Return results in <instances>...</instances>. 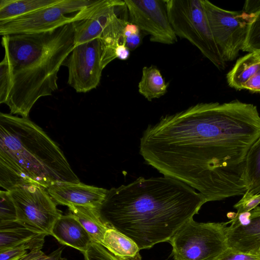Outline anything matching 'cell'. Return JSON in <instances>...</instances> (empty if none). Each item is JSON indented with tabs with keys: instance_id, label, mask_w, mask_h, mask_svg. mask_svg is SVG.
<instances>
[{
	"instance_id": "36",
	"label": "cell",
	"mask_w": 260,
	"mask_h": 260,
	"mask_svg": "<svg viewBox=\"0 0 260 260\" xmlns=\"http://www.w3.org/2000/svg\"><path fill=\"white\" fill-rule=\"evenodd\" d=\"M255 53L256 54V55L257 56V57H258V58L260 59V50L255 52Z\"/></svg>"
},
{
	"instance_id": "35",
	"label": "cell",
	"mask_w": 260,
	"mask_h": 260,
	"mask_svg": "<svg viewBox=\"0 0 260 260\" xmlns=\"http://www.w3.org/2000/svg\"><path fill=\"white\" fill-rule=\"evenodd\" d=\"M63 250V246L60 247L47 255V257L44 260H67L61 256Z\"/></svg>"
},
{
	"instance_id": "16",
	"label": "cell",
	"mask_w": 260,
	"mask_h": 260,
	"mask_svg": "<svg viewBox=\"0 0 260 260\" xmlns=\"http://www.w3.org/2000/svg\"><path fill=\"white\" fill-rule=\"evenodd\" d=\"M51 235L60 243L85 252L92 242L91 239L78 220L71 214L61 215L54 223Z\"/></svg>"
},
{
	"instance_id": "3",
	"label": "cell",
	"mask_w": 260,
	"mask_h": 260,
	"mask_svg": "<svg viewBox=\"0 0 260 260\" xmlns=\"http://www.w3.org/2000/svg\"><path fill=\"white\" fill-rule=\"evenodd\" d=\"M12 86L5 104L28 117L38 100L58 89V73L73 50V22L46 32L2 36Z\"/></svg>"
},
{
	"instance_id": "31",
	"label": "cell",
	"mask_w": 260,
	"mask_h": 260,
	"mask_svg": "<svg viewBox=\"0 0 260 260\" xmlns=\"http://www.w3.org/2000/svg\"><path fill=\"white\" fill-rule=\"evenodd\" d=\"M243 89L248 90L253 92H260V67L245 83Z\"/></svg>"
},
{
	"instance_id": "26",
	"label": "cell",
	"mask_w": 260,
	"mask_h": 260,
	"mask_svg": "<svg viewBox=\"0 0 260 260\" xmlns=\"http://www.w3.org/2000/svg\"><path fill=\"white\" fill-rule=\"evenodd\" d=\"M0 225L17 221L16 210L8 191H0Z\"/></svg>"
},
{
	"instance_id": "32",
	"label": "cell",
	"mask_w": 260,
	"mask_h": 260,
	"mask_svg": "<svg viewBox=\"0 0 260 260\" xmlns=\"http://www.w3.org/2000/svg\"><path fill=\"white\" fill-rule=\"evenodd\" d=\"M47 256V255L42 250V248H38L30 250L18 260H44Z\"/></svg>"
},
{
	"instance_id": "23",
	"label": "cell",
	"mask_w": 260,
	"mask_h": 260,
	"mask_svg": "<svg viewBox=\"0 0 260 260\" xmlns=\"http://www.w3.org/2000/svg\"><path fill=\"white\" fill-rule=\"evenodd\" d=\"M17 221L0 225V251L24 242L38 234Z\"/></svg>"
},
{
	"instance_id": "6",
	"label": "cell",
	"mask_w": 260,
	"mask_h": 260,
	"mask_svg": "<svg viewBox=\"0 0 260 260\" xmlns=\"http://www.w3.org/2000/svg\"><path fill=\"white\" fill-rule=\"evenodd\" d=\"M230 221L198 222L189 220L169 240L175 260H217L229 248L226 229Z\"/></svg>"
},
{
	"instance_id": "29",
	"label": "cell",
	"mask_w": 260,
	"mask_h": 260,
	"mask_svg": "<svg viewBox=\"0 0 260 260\" xmlns=\"http://www.w3.org/2000/svg\"><path fill=\"white\" fill-rule=\"evenodd\" d=\"M259 204L260 193L250 196H243L234 207L237 210L236 213L239 214L250 212L257 207Z\"/></svg>"
},
{
	"instance_id": "8",
	"label": "cell",
	"mask_w": 260,
	"mask_h": 260,
	"mask_svg": "<svg viewBox=\"0 0 260 260\" xmlns=\"http://www.w3.org/2000/svg\"><path fill=\"white\" fill-rule=\"evenodd\" d=\"M8 191L15 206L17 221L36 233L51 235L54 223L61 214L44 188L28 184Z\"/></svg>"
},
{
	"instance_id": "19",
	"label": "cell",
	"mask_w": 260,
	"mask_h": 260,
	"mask_svg": "<svg viewBox=\"0 0 260 260\" xmlns=\"http://www.w3.org/2000/svg\"><path fill=\"white\" fill-rule=\"evenodd\" d=\"M61 0H1L0 23L38 10L53 6Z\"/></svg>"
},
{
	"instance_id": "1",
	"label": "cell",
	"mask_w": 260,
	"mask_h": 260,
	"mask_svg": "<svg viewBox=\"0 0 260 260\" xmlns=\"http://www.w3.org/2000/svg\"><path fill=\"white\" fill-rule=\"evenodd\" d=\"M260 136L257 107L235 100L200 103L160 117L143 132L140 154L164 176L197 190L207 202L244 195L246 157Z\"/></svg>"
},
{
	"instance_id": "24",
	"label": "cell",
	"mask_w": 260,
	"mask_h": 260,
	"mask_svg": "<svg viewBox=\"0 0 260 260\" xmlns=\"http://www.w3.org/2000/svg\"><path fill=\"white\" fill-rule=\"evenodd\" d=\"M45 233H40L22 243L0 251V260H18L30 250L43 247Z\"/></svg>"
},
{
	"instance_id": "34",
	"label": "cell",
	"mask_w": 260,
	"mask_h": 260,
	"mask_svg": "<svg viewBox=\"0 0 260 260\" xmlns=\"http://www.w3.org/2000/svg\"><path fill=\"white\" fill-rule=\"evenodd\" d=\"M130 51L125 46H119L116 50V58L123 60H126L129 56Z\"/></svg>"
},
{
	"instance_id": "14",
	"label": "cell",
	"mask_w": 260,
	"mask_h": 260,
	"mask_svg": "<svg viewBox=\"0 0 260 260\" xmlns=\"http://www.w3.org/2000/svg\"><path fill=\"white\" fill-rule=\"evenodd\" d=\"M108 189L79 183H62L53 185L47 191L57 204L67 206H86L98 209Z\"/></svg>"
},
{
	"instance_id": "22",
	"label": "cell",
	"mask_w": 260,
	"mask_h": 260,
	"mask_svg": "<svg viewBox=\"0 0 260 260\" xmlns=\"http://www.w3.org/2000/svg\"><path fill=\"white\" fill-rule=\"evenodd\" d=\"M246 174L249 187L243 196L260 193V136L247 152L246 157Z\"/></svg>"
},
{
	"instance_id": "7",
	"label": "cell",
	"mask_w": 260,
	"mask_h": 260,
	"mask_svg": "<svg viewBox=\"0 0 260 260\" xmlns=\"http://www.w3.org/2000/svg\"><path fill=\"white\" fill-rule=\"evenodd\" d=\"M214 40L225 62L235 60L242 50L254 14L232 11L202 0Z\"/></svg>"
},
{
	"instance_id": "2",
	"label": "cell",
	"mask_w": 260,
	"mask_h": 260,
	"mask_svg": "<svg viewBox=\"0 0 260 260\" xmlns=\"http://www.w3.org/2000/svg\"><path fill=\"white\" fill-rule=\"evenodd\" d=\"M206 202L201 193L175 179L140 177L108 190L97 211L108 228L142 249L169 241Z\"/></svg>"
},
{
	"instance_id": "25",
	"label": "cell",
	"mask_w": 260,
	"mask_h": 260,
	"mask_svg": "<svg viewBox=\"0 0 260 260\" xmlns=\"http://www.w3.org/2000/svg\"><path fill=\"white\" fill-rule=\"evenodd\" d=\"M260 50V10L254 14L249 25L246 40L242 51L248 53Z\"/></svg>"
},
{
	"instance_id": "17",
	"label": "cell",
	"mask_w": 260,
	"mask_h": 260,
	"mask_svg": "<svg viewBox=\"0 0 260 260\" xmlns=\"http://www.w3.org/2000/svg\"><path fill=\"white\" fill-rule=\"evenodd\" d=\"M102 245L122 260H141L140 249L138 245L112 228L107 230Z\"/></svg>"
},
{
	"instance_id": "13",
	"label": "cell",
	"mask_w": 260,
	"mask_h": 260,
	"mask_svg": "<svg viewBox=\"0 0 260 260\" xmlns=\"http://www.w3.org/2000/svg\"><path fill=\"white\" fill-rule=\"evenodd\" d=\"M226 236L229 248L258 255L260 252V207L250 212L235 213L230 220Z\"/></svg>"
},
{
	"instance_id": "12",
	"label": "cell",
	"mask_w": 260,
	"mask_h": 260,
	"mask_svg": "<svg viewBox=\"0 0 260 260\" xmlns=\"http://www.w3.org/2000/svg\"><path fill=\"white\" fill-rule=\"evenodd\" d=\"M124 3L121 0H99L73 16L75 47L100 38L111 16Z\"/></svg>"
},
{
	"instance_id": "18",
	"label": "cell",
	"mask_w": 260,
	"mask_h": 260,
	"mask_svg": "<svg viewBox=\"0 0 260 260\" xmlns=\"http://www.w3.org/2000/svg\"><path fill=\"white\" fill-rule=\"evenodd\" d=\"M70 213L83 226L93 242L102 245L108 228L101 219L97 209L86 206H69Z\"/></svg>"
},
{
	"instance_id": "21",
	"label": "cell",
	"mask_w": 260,
	"mask_h": 260,
	"mask_svg": "<svg viewBox=\"0 0 260 260\" xmlns=\"http://www.w3.org/2000/svg\"><path fill=\"white\" fill-rule=\"evenodd\" d=\"M142 73L138 91L148 101L158 99L167 93L169 83L165 82L160 71L155 66L143 67Z\"/></svg>"
},
{
	"instance_id": "15",
	"label": "cell",
	"mask_w": 260,
	"mask_h": 260,
	"mask_svg": "<svg viewBox=\"0 0 260 260\" xmlns=\"http://www.w3.org/2000/svg\"><path fill=\"white\" fill-rule=\"evenodd\" d=\"M125 3L120 6L111 16L100 37L103 69L116 58V50L120 45L125 46L124 31L129 20Z\"/></svg>"
},
{
	"instance_id": "5",
	"label": "cell",
	"mask_w": 260,
	"mask_h": 260,
	"mask_svg": "<svg viewBox=\"0 0 260 260\" xmlns=\"http://www.w3.org/2000/svg\"><path fill=\"white\" fill-rule=\"evenodd\" d=\"M168 18L176 36L195 46L219 70L223 59L214 40L202 0H165Z\"/></svg>"
},
{
	"instance_id": "28",
	"label": "cell",
	"mask_w": 260,
	"mask_h": 260,
	"mask_svg": "<svg viewBox=\"0 0 260 260\" xmlns=\"http://www.w3.org/2000/svg\"><path fill=\"white\" fill-rule=\"evenodd\" d=\"M83 254L85 260H122L102 245L93 242L88 250Z\"/></svg>"
},
{
	"instance_id": "27",
	"label": "cell",
	"mask_w": 260,
	"mask_h": 260,
	"mask_svg": "<svg viewBox=\"0 0 260 260\" xmlns=\"http://www.w3.org/2000/svg\"><path fill=\"white\" fill-rule=\"evenodd\" d=\"M12 86V77L7 58L0 63V103L6 104Z\"/></svg>"
},
{
	"instance_id": "10",
	"label": "cell",
	"mask_w": 260,
	"mask_h": 260,
	"mask_svg": "<svg viewBox=\"0 0 260 260\" xmlns=\"http://www.w3.org/2000/svg\"><path fill=\"white\" fill-rule=\"evenodd\" d=\"M100 38L74 47L63 65L68 69V84L76 92L85 93L99 84L103 70Z\"/></svg>"
},
{
	"instance_id": "20",
	"label": "cell",
	"mask_w": 260,
	"mask_h": 260,
	"mask_svg": "<svg viewBox=\"0 0 260 260\" xmlns=\"http://www.w3.org/2000/svg\"><path fill=\"white\" fill-rule=\"evenodd\" d=\"M260 67V59L255 52L239 58L226 75L228 85L237 90L243 89L245 83Z\"/></svg>"
},
{
	"instance_id": "37",
	"label": "cell",
	"mask_w": 260,
	"mask_h": 260,
	"mask_svg": "<svg viewBox=\"0 0 260 260\" xmlns=\"http://www.w3.org/2000/svg\"><path fill=\"white\" fill-rule=\"evenodd\" d=\"M258 255L260 256V252L259 253V254H258Z\"/></svg>"
},
{
	"instance_id": "33",
	"label": "cell",
	"mask_w": 260,
	"mask_h": 260,
	"mask_svg": "<svg viewBox=\"0 0 260 260\" xmlns=\"http://www.w3.org/2000/svg\"><path fill=\"white\" fill-rule=\"evenodd\" d=\"M259 10L260 1H246L243 11L249 14H255Z\"/></svg>"
},
{
	"instance_id": "4",
	"label": "cell",
	"mask_w": 260,
	"mask_h": 260,
	"mask_svg": "<svg viewBox=\"0 0 260 260\" xmlns=\"http://www.w3.org/2000/svg\"><path fill=\"white\" fill-rule=\"evenodd\" d=\"M81 182L62 150L28 118L0 113V185L10 191L34 184L48 188Z\"/></svg>"
},
{
	"instance_id": "30",
	"label": "cell",
	"mask_w": 260,
	"mask_h": 260,
	"mask_svg": "<svg viewBox=\"0 0 260 260\" xmlns=\"http://www.w3.org/2000/svg\"><path fill=\"white\" fill-rule=\"evenodd\" d=\"M217 260H260V256L238 252L228 248Z\"/></svg>"
},
{
	"instance_id": "9",
	"label": "cell",
	"mask_w": 260,
	"mask_h": 260,
	"mask_svg": "<svg viewBox=\"0 0 260 260\" xmlns=\"http://www.w3.org/2000/svg\"><path fill=\"white\" fill-rule=\"evenodd\" d=\"M95 1L61 0L53 6L44 8L7 22L0 23L2 36L37 34L55 29L73 21L67 14L78 12Z\"/></svg>"
},
{
	"instance_id": "11",
	"label": "cell",
	"mask_w": 260,
	"mask_h": 260,
	"mask_svg": "<svg viewBox=\"0 0 260 260\" xmlns=\"http://www.w3.org/2000/svg\"><path fill=\"white\" fill-rule=\"evenodd\" d=\"M129 21L152 42L171 45L177 41L169 21L165 0H124Z\"/></svg>"
}]
</instances>
